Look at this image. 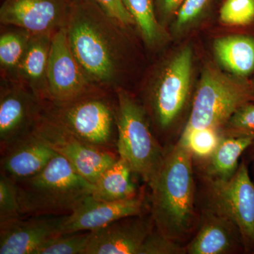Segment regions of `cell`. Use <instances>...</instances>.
Here are the masks:
<instances>
[{
  "mask_svg": "<svg viewBox=\"0 0 254 254\" xmlns=\"http://www.w3.org/2000/svg\"><path fill=\"white\" fill-rule=\"evenodd\" d=\"M92 0H72L66 29L68 43L86 77L97 88L122 86L126 46L122 28Z\"/></svg>",
  "mask_w": 254,
  "mask_h": 254,
  "instance_id": "1",
  "label": "cell"
},
{
  "mask_svg": "<svg viewBox=\"0 0 254 254\" xmlns=\"http://www.w3.org/2000/svg\"><path fill=\"white\" fill-rule=\"evenodd\" d=\"M150 213L155 229L180 244L198 226L193 155L180 139L165 147V156L149 185Z\"/></svg>",
  "mask_w": 254,
  "mask_h": 254,
  "instance_id": "2",
  "label": "cell"
},
{
  "mask_svg": "<svg viewBox=\"0 0 254 254\" xmlns=\"http://www.w3.org/2000/svg\"><path fill=\"white\" fill-rule=\"evenodd\" d=\"M15 182L23 216L68 215L95 189L58 154L35 176Z\"/></svg>",
  "mask_w": 254,
  "mask_h": 254,
  "instance_id": "3",
  "label": "cell"
},
{
  "mask_svg": "<svg viewBox=\"0 0 254 254\" xmlns=\"http://www.w3.org/2000/svg\"><path fill=\"white\" fill-rule=\"evenodd\" d=\"M94 90L71 101L42 100L41 115L93 146L118 153L117 100Z\"/></svg>",
  "mask_w": 254,
  "mask_h": 254,
  "instance_id": "4",
  "label": "cell"
},
{
  "mask_svg": "<svg viewBox=\"0 0 254 254\" xmlns=\"http://www.w3.org/2000/svg\"><path fill=\"white\" fill-rule=\"evenodd\" d=\"M114 92L117 100V152L134 175L149 186L163 162L165 147L155 136L143 105L125 88Z\"/></svg>",
  "mask_w": 254,
  "mask_h": 254,
  "instance_id": "5",
  "label": "cell"
},
{
  "mask_svg": "<svg viewBox=\"0 0 254 254\" xmlns=\"http://www.w3.org/2000/svg\"><path fill=\"white\" fill-rule=\"evenodd\" d=\"M192 66L193 52L187 46L164 65L147 90L143 105L164 147L190 99Z\"/></svg>",
  "mask_w": 254,
  "mask_h": 254,
  "instance_id": "6",
  "label": "cell"
},
{
  "mask_svg": "<svg viewBox=\"0 0 254 254\" xmlns=\"http://www.w3.org/2000/svg\"><path fill=\"white\" fill-rule=\"evenodd\" d=\"M254 100V84L247 78L207 65L200 76L184 128L220 130L241 107Z\"/></svg>",
  "mask_w": 254,
  "mask_h": 254,
  "instance_id": "7",
  "label": "cell"
},
{
  "mask_svg": "<svg viewBox=\"0 0 254 254\" xmlns=\"http://www.w3.org/2000/svg\"><path fill=\"white\" fill-rule=\"evenodd\" d=\"M202 179L206 185L203 208L234 222L242 235L245 253L254 254V182L247 161L240 163L236 173L228 180Z\"/></svg>",
  "mask_w": 254,
  "mask_h": 254,
  "instance_id": "8",
  "label": "cell"
},
{
  "mask_svg": "<svg viewBox=\"0 0 254 254\" xmlns=\"http://www.w3.org/2000/svg\"><path fill=\"white\" fill-rule=\"evenodd\" d=\"M33 131L70 163L79 175L95 184L119 158L118 153L93 146L41 115Z\"/></svg>",
  "mask_w": 254,
  "mask_h": 254,
  "instance_id": "9",
  "label": "cell"
},
{
  "mask_svg": "<svg viewBox=\"0 0 254 254\" xmlns=\"http://www.w3.org/2000/svg\"><path fill=\"white\" fill-rule=\"evenodd\" d=\"M98 88L86 77L73 55L65 28L56 32L52 39L48 61L46 100L71 101Z\"/></svg>",
  "mask_w": 254,
  "mask_h": 254,
  "instance_id": "10",
  "label": "cell"
},
{
  "mask_svg": "<svg viewBox=\"0 0 254 254\" xmlns=\"http://www.w3.org/2000/svg\"><path fill=\"white\" fill-rule=\"evenodd\" d=\"M72 0H3L0 22L32 34L54 35L66 27Z\"/></svg>",
  "mask_w": 254,
  "mask_h": 254,
  "instance_id": "11",
  "label": "cell"
},
{
  "mask_svg": "<svg viewBox=\"0 0 254 254\" xmlns=\"http://www.w3.org/2000/svg\"><path fill=\"white\" fill-rule=\"evenodd\" d=\"M42 100L18 82L4 81L0 94V146L31 133L41 116Z\"/></svg>",
  "mask_w": 254,
  "mask_h": 254,
  "instance_id": "12",
  "label": "cell"
},
{
  "mask_svg": "<svg viewBox=\"0 0 254 254\" xmlns=\"http://www.w3.org/2000/svg\"><path fill=\"white\" fill-rule=\"evenodd\" d=\"M148 212L149 203L143 191L136 196L120 200L97 199L88 195L66 215L62 233L94 231L119 219Z\"/></svg>",
  "mask_w": 254,
  "mask_h": 254,
  "instance_id": "13",
  "label": "cell"
},
{
  "mask_svg": "<svg viewBox=\"0 0 254 254\" xmlns=\"http://www.w3.org/2000/svg\"><path fill=\"white\" fill-rule=\"evenodd\" d=\"M154 228L150 212L119 219L91 232L85 254H140Z\"/></svg>",
  "mask_w": 254,
  "mask_h": 254,
  "instance_id": "14",
  "label": "cell"
},
{
  "mask_svg": "<svg viewBox=\"0 0 254 254\" xmlns=\"http://www.w3.org/2000/svg\"><path fill=\"white\" fill-rule=\"evenodd\" d=\"M66 215L21 216L0 224V254H36L62 233Z\"/></svg>",
  "mask_w": 254,
  "mask_h": 254,
  "instance_id": "15",
  "label": "cell"
},
{
  "mask_svg": "<svg viewBox=\"0 0 254 254\" xmlns=\"http://www.w3.org/2000/svg\"><path fill=\"white\" fill-rule=\"evenodd\" d=\"M187 254H229L245 252L240 230L221 214L203 208L198 230L185 247Z\"/></svg>",
  "mask_w": 254,
  "mask_h": 254,
  "instance_id": "16",
  "label": "cell"
},
{
  "mask_svg": "<svg viewBox=\"0 0 254 254\" xmlns=\"http://www.w3.org/2000/svg\"><path fill=\"white\" fill-rule=\"evenodd\" d=\"M58 154L32 131L1 149V172L14 182L35 176Z\"/></svg>",
  "mask_w": 254,
  "mask_h": 254,
  "instance_id": "17",
  "label": "cell"
},
{
  "mask_svg": "<svg viewBox=\"0 0 254 254\" xmlns=\"http://www.w3.org/2000/svg\"><path fill=\"white\" fill-rule=\"evenodd\" d=\"M53 35H32L18 66L16 81L41 100H46L47 73Z\"/></svg>",
  "mask_w": 254,
  "mask_h": 254,
  "instance_id": "18",
  "label": "cell"
},
{
  "mask_svg": "<svg viewBox=\"0 0 254 254\" xmlns=\"http://www.w3.org/2000/svg\"><path fill=\"white\" fill-rule=\"evenodd\" d=\"M245 138L222 137L218 148L209 158L193 160L202 178L226 180L231 178L239 168V160L253 143Z\"/></svg>",
  "mask_w": 254,
  "mask_h": 254,
  "instance_id": "19",
  "label": "cell"
},
{
  "mask_svg": "<svg viewBox=\"0 0 254 254\" xmlns=\"http://www.w3.org/2000/svg\"><path fill=\"white\" fill-rule=\"evenodd\" d=\"M220 64L232 74L247 78L254 71V38L245 35L222 37L214 42Z\"/></svg>",
  "mask_w": 254,
  "mask_h": 254,
  "instance_id": "20",
  "label": "cell"
},
{
  "mask_svg": "<svg viewBox=\"0 0 254 254\" xmlns=\"http://www.w3.org/2000/svg\"><path fill=\"white\" fill-rule=\"evenodd\" d=\"M133 175L129 165L119 157L95 182L92 195L104 200H125L136 196L140 192L132 180Z\"/></svg>",
  "mask_w": 254,
  "mask_h": 254,
  "instance_id": "21",
  "label": "cell"
},
{
  "mask_svg": "<svg viewBox=\"0 0 254 254\" xmlns=\"http://www.w3.org/2000/svg\"><path fill=\"white\" fill-rule=\"evenodd\" d=\"M123 1L146 46L150 49H155L163 44L166 38V33L157 18L155 0H123Z\"/></svg>",
  "mask_w": 254,
  "mask_h": 254,
  "instance_id": "22",
  "label": "cell"
},
{
  "mask_svg": "<svg viewBox=\"0 0 254 254\" xmlns=\"http://www.w3.org/2000/svg\"><path fill=\"white\" fill-rule=\"evenodd\" d=\"M6 30L0 36V67L4 81H16L18 66L32 33L22 28Z\"/></svg>",
  "mask_w": 254,
  "mask_h": 254,
  "instance_id": "23",
  "label": "cell"
},
{
  "mask_svg": "<svg viewBox=\"0 0 254 254\" xmlns=\"http://www.w3.org/2000/svg\"><path fill=\"white\" fill-rule=\"evenodd\" d=\"M222 138L220 130L215 128H184L179 139L188 147L193 160H201L213 154Z\"/></svg>",
  "mask_w": 254,
  "mask_h": 254,
  "instance_id": "24",
  "label": "cell"
},
{
  "mask_svg": "<svg viewBox=\"0 0 254 254\" xmlns=\"http://www.w3.org/2000/svg\"><path fill=\"white\" fill-rule=\"evenodd\" d=\"M91 232L61 233L42 246L36 254H85Z\"/></svg>",
  "mask_w": 254,
  "mask_h": 254,
  "instance_id": "25",
  "label": "cell"
},
{
  "mask_svg": "<svg viewBox=\"0 0 254 254\" xmlns=\"http://www.w3.org/2000/svg\"><path fill=\"white\" fill-rule=\"evenodd\" d=\"M222 137L250 138L254 141V103H247L232 115L220 130Z\"/></svg>",
  "mask_w": 254,
  "mask_h": 254,
  "instance_id": "26",
  "label": "cell"
},
{
  "mask_svg": "<svg viewBox=\"0 0 254 254\" xmlns=\"http://www.w3.org/2000/svg\"><path fill=\"white\" fill-rule=\"evenodd\" d=\"M23 216L18 202L16 182L0 173V224Z\"/></svg>",
  "mask_w": 254,
  "mask_h": 254,
  "instance_id": "27",
  "label": "cell"
},
{
  "mask_svg": "<svg viewBox=\"0 0 254 254\" xmlns=\"http://www.w3.org/2000/svg\"><path fill=\"white\" fill-rule=\"evenodd\" d=\"M220 19L230 26H245L254 20V0H226L220 11Z\"/></svg>",
  "mask_w": 254,
  "mask_h": 254,
  "instance_id": "28",
  "label": "cell"
},
{
  "mask_svg": "<svg viewBox=\"0 0 254 254\" xmlns=\"http://www.w3.org/2000/svg\"><path fill=\"white\" fill-rule=\"evenodd\" d=\"M213 0H185L175 15L173 30L176 34L184 33L204 14Z\"/></svg>",
  "mask_w": 254,
  "mask_h": 254,
  "instance_id": "29",
  "label": "cell"
},
{
  "mask_svg": "<svg viewBox=\"0 0 254 254\" xmlns=\"http://www.w3.org/2000/svg\"><path fill=\"white\" fill-rule=\"evenodd\" d=\"M185 254V247L164 237L155 227L145 239L140 251V254Z\"/></svg>",
  "mask_w": 254,
  "mask_h": 254,
  "instance_id": "30",
  "label": "cell"
},
{
  "mask_svg": "<svg viewBox=\"0 0 254 254\" xmlns=\"http://www.w3.org/2000/svg\"><path fill=\"white\" fill-rule=\"evenodd\" d=\"M107 16L125 27L134 25V21L127 11L123 0H92Z\"/></svg>",
  "mask_w": 254,
  "mask_h": 254,
  "instance_id": "31",
  "label": "cell"
},
{
  "mask_svg": "<svg viewBox=\"0 0 254 254\" xmlns=\"http://www.w3.org/2000/svg\"><path fill=\"white\" fill-rule=\"evenodd\" d=\"M184 1L185 0H155L157 18L163 27L175 17Z\"/></svg>",
  "mask_w": 254,
  "mask_h": 254,
  "instance_id": "32",
  "label": "cell"
},
{
  "mask_svg": "<svg viewBox=\"0 0 254 254\" xmlns=\"http://www.w3.org/2000/svg\"><path fill=\"white\" fill-rule=\"evenodd\" d=\"M245 153H247V158L250 161H254V142L252 145L249 147L248 149L246 150Z\"/></svg>",
  "mask_w": 254,
  "mask_h": 254,
  "instance_id": "33",
  "label": "cell"
},
{
  "mask_svg": "<svg viewBox=\"0 0 254 254\" xmlns=\"http://www.w3.org/2000/svg\"><path fill=\"white\" fill-rule=\"evenodd\" d=\"M253 167H254V165H253Z\"/></svg>",
  "mask_w": 254,
  "mask_h": 254,
  "instance_id": "34",
  "label": "cell"
}]
</instances>
